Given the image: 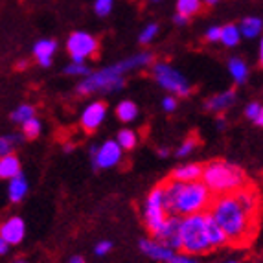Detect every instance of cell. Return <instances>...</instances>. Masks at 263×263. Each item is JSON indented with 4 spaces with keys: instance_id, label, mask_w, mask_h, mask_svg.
I'll return each instance as SVG.
<instances>
[{
    "instance_id": "cell-2",
    "label": "cell",
    "mask_w": 263,
    "mask_h": 263,
    "mask_svg": "<svg viewBox=\"0 0 263 263\" xmlns=\"http://www.w3.org/2000/svg\"><path fill=\"white\" fill-rule=\"evenodd\" d=\"M162 186L166 192L167 214L179 215V217L206 212L214 197L202 180L179 182V180L167 179L166 182H162Z\"/></svg>"
},
{
    "instance_id": "cell-23",
    "label": "cell",
    "mask_w": 263,
    "mask_h": 263,
    "mask_svg": "<svg viewBox=\"0 0 263 263\" xmlns=\"http://www.w3.org/2000/svg\"><path fill=\"white\" fill-rule=\"evenodd\" d=\"M219 41L224 44V46H228V48H234V46H237V43L241 41L239 28H237L236 24H224V26H221Z\"/></svg>"
},
{
    "instance_id": "cell-39",
    "label": "cell",
    "mask_w": 263,
    "mask_h": 263,
    "mask_svg": "<svg viewBox=\"0 0 263 263\" xmlns=\"http://www.w3.org/2000/svg\"><path fill=\"white\" fill-rule=\"evenodd\" d=\"M173 22H175L177 26H184L186 22H188V18L184 17V15H180V13H177L175 15V18H173Z\"/></svg>"
},
{
    "instance_id": "cell-34",
    "label": "cell",
    "mask_w": 263,
    "mask_h": 263,
    "mask_svg": "<svg viewBox=\"0 0 263 263\" xmlns=\"http://www.w3.org/2000/svg\"><path fill=\"white\" fill-rule=\"evenodd\" d=\"M114 0H96L94 2V11H96L98 17H107V15L112 11Z\"/></svg>"
},
{
    "instance_id": "cell-45",
    "label": "cell",
    "mask_w": 263,
    "mask_h": 263,
    "mask_svg": "<svg viewBox=\"0 0 263 263\" xmlns=\"http://www.w3.org/2000/svg\"><path fill=\"white\" fill-rule=\"evenodd\" d=\"M228 263H239V261H228Z\"/></svg>"
},
{
    "instance_id": "cell-3",
    "label": "cell",
    "mask_w": 263,
    "mask_h": 263,
    "mask_svg": "<svg viewBox=\"0 0 263 263\" xmlns=\"http://www.w3.org/2000/svg\"><path fill=\"white\" fill-rule=\"evenodd\" d=\"M201 180L210 190L212 195L232 193L237 188L249 184L241 167H237L236 164L224 162V160H214V162L202 166Z\"/></svg>"
},
{
    "instance_id": "cell-12",
    "label": "cell",
    "mask_w": 263,
    "mask_h": 263,
    "mask_svg": "<svg viewBox=\"0 0 263 263\" xmlns=\"http://www.w3.org/2000/svg\"><path fill=\"white\" fill-rule=\"evenodd\" d=\"M24 234H26V224L21 217H9L6 223H2L0 227V237L8 243L9 247L11 245H18L24 239Z\"/></svg>"
},
{
    "instance_id": "cell-31",
    "label": "cell",
    "mask_w": 263,
    "mask_h": 263,
    "mask_svg": "<svg viewBox=\"0 0 263 263\" xmlns=\"http://www.w3.org/2000/svg\"><path fill=\"white\" fill-rule=\"evenodd\" d=\"M199 145V140H197V136L195 135H192V136H188L184 142H182V145H180L179 149H177V157H188L190 153H192L195 147Z\"/></svg>"
},
{
    "instance_id": "cell-16",
    "label": "cell",
    "mask_w": 263,
    "mask_h": 263,
    "mask_svg": "<svg viewBox=\"0 0 263 263\" xmlns=\"http://www.w3.org/2000/svg\"><path fill=\"white\" fill-rule=\"evenodd\" d=\"M204 228H206V236H208V241H210L212 249H219V247L228 245L224 232L221 230L219 224L212 219V215L208 214V212H206V219H204Z\"/></svg>"
},
{
    "instance_id": "cell-8",
    "label": "cell",
    "mask_w": 263,
    "mask_h": 263,
    "mask_svg": "<svg viewBox=\"0 0 263 263\" xmlns=\"http://www.w3.org/2000/svg\"><path fill=\"white\" fill-rule=\"evenodd\" d=\"M98 48H100L98 39L87 31H74L66 39V50H68L74 63H85V59L96 55Z\"/></svg>"
},
{
    "instance_id": "cell-41",
    "label": "cell",
    "mask_w": 263,
    "mask_h": 263,
    "mask_svg": "<svg viewBox=\"0 0 263 263\" xmlns=\"http://www.w3.org/2000/svg\"><path fill=\"white\" fill-rule=\"evenodd\" d=\"M70 263H85V259L81 258V256H74V258L70 259Z\"/></svg>"
},
{
    "instance_id": "cell-11",
    "label": "cell",
    "mask_w": 263,
    "mask_h": 263,
    "mask_svg": "<svg viewBox=\"0 0 263 263\" xmlns=\"http://www.w3.org/2000/svg\"><path fill=\"white\" fill-rule=\"evenodd\" d=\"M105 116H107V105L105 103H101V101H94V103H90V105L83 110L79 122H81V127H83L85 131L92 133L100 127L101 123H103Z\"/></svg>"
},
{
    "instance_id": "cell-1",
    "label": "cell",
    "mask_w": 263,
    "mask_h": 263,
    "mask_svg": "<svg viewBox=\"0 0 263 263\" xmlns=\"http://www.w3.org/2000/svg\"><path fill=\"white\" fill-rule=\"evenodd\" d=\"M206 212L212 215V219L221 227V230L227 236L228 245L247 247L254 239L259 219L247 214L239 206V202L234 199L232 193L214 195Z\"/></svg>"
},
{
    "instance_id": "cell-46",
    "label": "cell",
    "mask_w": 263,
    "mask_h": 263,
    "mask_svg": "<svg viewBox=\"0 0 263 263\" xmlns=\"http://www.w3.org/2000/svg\"><path fill=\"white\" fill-rule=\"evenodd\" d=\"M153 2H158V0H153Z\"/></svg>"
},
{
    "instance_id": "cell-38",
    "label": "cell",
    "mask_w": 263,
    "mask_h": 263,
    "mask_svg": "<svg viewBox=\"0 0 263 263\" xmlns=\"http://www.w3.org/2000/svg\"><path fill=\"white\" fill-rule=\"evenodd\" d=\"M110 249H112V243L110 241H100L96 245V249H94V252H96L98 256H105L107 252H110Z\"/></svg>"
},
{
    "instance_id": "cell-35",
    "label": "cell",
    "mask_w": 263,
    "mask_h": 263,
    "mask_svg": "<svg viewBox=\"0 0 263 263\" xmlns=\"http://www.w3.org/2000/svg\"><path fill=\"white\" fill-rule=\"evenodd\" d=\"M167 263H199V259L192 254H177L175 252V254L167 259Z\"/></svg>"
},
{
    "instance_id": "cell-15",
    "label": "cell",
    "mask_w": 263,
    "mask_h": 263,
    "mask_svg": "<svg viewBox=\"0 0 263 263\" xmlns=\"http://www.w3.org/2000/svg\"><path fill=\"white\" fill-rule=\"evenodd\" d=\"M202 166L201 164H184V166L173 170L170 179L179 180V182H193V180H201Z\"/></svg>"
},
{
    "instance_id": "cell-18",
    "label": "cell",
    "mask_w": 263,
    "mask_h": 263,
    "mask_svg": "<svg viewBox=\"0 0 263 263\" xmlns=\"http://www.w3.org/2000/svg\"><path fill=\"white\" fill-rule=\"evenodd\" d=\"M151 61H153V53L151 52H140V53H135V55L127 57V59H123V61L116 63V65H118L120 72L125 74V72L135 70V68H142V66L151 65Z\"/></svg>"
},
{
    "instance_id": "cell-32",
    "label": "cell",
    "mask_w": 263,
    "mask_h": 263,
    "mask_svg": "<svg viewBox=\"0 0 263 263\" xmlns=\"http://www.w3.org/2000/svg\"><path fill=\"white\" fill-rule=\"evenodd\" d=\"M158 33V24H155V22H151V24H147V26L144 28V30L140 31V35H138V41H140V44H149L151 41L157 37Z\"/></svg>"
},
{
    "instance_id": "cell-43",
    "label": "cell",
    "mask_w": 263,
    "mask_h": 263,
    "mask_svg": "<svg viewBox=\"0 0 263 263\" xmlns=\"http://www.w3.org/2000/svg\"><path fill=\"white\" fill-rule=\"evenodd\" d=\"M224 125H227V123H224V120H223V118H219V122H217V127H219V129H224Z\"/></svg>"
},
{
    "instance_id": "cell-21",
    "label": "cell",
    "mask_w": 263,
    "mask_h": 263,
    "mask_svg": "<svg viewBox=\"0 0 263 263\" xmlns=\"http://www.w3.org/2000/svg\"><path fill=\"white\" fill-rule=\"evenodd\" d=\"M228 72H230V76H232V79L237 85L247 83V79H249V66L239 57H232L228 61Z\"/></svg>"
},
{
    "instance_id": "cell-40",
    "label": "cell",
    "mask_w": 263,
    "mask_h": 263,
    "mask_svg": "<svg viewBox=\"0 0 263 263\" xmlns=\"http://www.w3.org/2000/svg\"><path fill=\"white\" fill-rule=\"evenodd\" d=\"M8 250H9V245L2 239V237H0V256H4Z\"/></svg>"
},
{
    "instance_id": "cell-36",
    "label": "cell",
    "mask_w": 263,
    "mask_h": 263,
    "mask_svg": "<svg viewBox=\"0 0 263 263\" xmlns=\"http://www.w3.org/2000/svg\"><path fill=\"white\" fill-rule=\"evenodd\" d=\"M219 37H221V26L208 28L206 33H204V39H206L208 43H219Z\"/></svg>"
},
{
    "instance_id": "cell-14",
    "label": "cell",
    "mask_w": 263,
    "mask_h": 263,
    "mask_svg": "<svg viewBox=\"0 0 263 263\" xmlns=\"http://www.w3.org/2000/svg\"><path fill=\"white\" fill-rule=\"evenodd\" d=\"M57 50V43L52 39H43L37 41L35 46H33V55L39 61L41 66H50L52 65V57Z\"/></svg>"
},
{
    "instance_id": "cell-37",
    "label": "cell",
    "mask_w": 263,
    "mask_h": 263,
    "mask_svg": "<svg viewBox=\"0 0 263 263\" xmlns=\"http://www.w3.org/2000/svg\"><path fill=\"white\" fill-rule=\"evenodd\" d=\"M177 105H179V103H177V100L173 96H166L162 100V107L166 112H173V110L177 109Z\"/></svg>"
},
{
    "instance_id": "cell-28",
    "label": "cell",
    "mask_w": 263,
    "mask_h": 263,
    "mask_svg": "<svg viewBox=\"0 0 263 263\" xmlns=\"http://www.w3.org/2000/svg\"><path fill=\"white\" fill-rule=\"evenodd\" d=\"M22 135L26 136V138H37L41 135V122L35 116L22 123Z\"/></svg>"
},
{
    "instance_id": "cell-19",
    "label": "cell",
    "mask_w": 263,
    "mask_h": 263,
    "mask_svg": "<svg viewBox=\"0 0 263 263\" xmlns=\"http://www.w3.org/2000/svg\"><path fill=\"white\" fill-rule=\"evenodd\" d=\"M8 193H9V201L11 202H21L22 199H24V195L28 193L26 177L22 175V173H18V175H15L13 179H9Z\"/></svg>"
},
{
    "instance_id": "cell-4",
    "label": "cell",
    "mask_w": 263,
    "mask_h": 263,
    "mask_svg": "<svg viewBox=\"0 0 263 263\" xmlns=\"http://www.w3.org/2000/svg\"><path fill=\"white\" fill-rule=\"evenodd\" d=\"M204 219H206V212L180 217V250L192 256L206 254L208 250H212L206 228H204Z\"/></svg>"
},
{
    "instance_id": "cell-5",
    "label": "cell",
    "mask_w": 263,
    "mask_h": 263,
    "mask_svg": "<svg viewBox=\"0 0 263 263\" xmlns=\"http://www.w3.org/2000/svg\"><path fill=\"white\" fill-rule=\"evenodd\" d=\"M123 87V74L120 72L118 65H110L101 70L88 74L87 78L78 85V92L87 96L94 92H114Z\"/></svg>"
},
{
    "instance_id": "cell-10",
    "label": "cell",
    "mask_w": 263,
    "mask_h": 263,
    "mask_svg": "<svg viewBox=\"0 0 263 263\" xmlns=\"http://www.w3.org/2000/svg\"><path fill=\"white\" fill-rule=\"evenodd\" d=\"M153 239L171 250H180V217L167 215L162 227L153 234Z\"/></svg>"
},
{
    "instance_id": "cell-13",
    "label": "cell",
    "mask_w": 263,
    "mask_h": 263,
    "mask_svg": "<svg viewBox=\"0 0 263 263\" xmlns=\"http://www.w3.org/2000/svg\"><path fill=\"white\" fill-rule=\"evenodd\" d=\"M140 250L145 256H149V258L157 259V261H164V263H167V259L177 252V250L167 249V247H164L162 243L155 241V239H142Z\"/></svg>"
},
{
    "instance_id": "cell-17",
    "label": "cell",
    "mask_w": 263,
    "mask_h": 263,
    "mask_svg": "<svg viewBox=\"0 0 263 263\" xmlns=\"http://www.w3.org/2000/svg\"><path fill=\"white\" fill-rule=\"evenodd\" d=\"M234 101H236V92L234 90H224L221 94H215L212 96L210 100H206V109L208 110H214V112H223V110L230 109L234 105Z\"/></svg>"
},
{
    "instance_id": "cell-29",
    "label": "cell",
    "mask_w": 263,
    "mask_h": 263,
    "mask_svg": "<svg viewBox=\"0 0 263 263\" xmlns=\"http://www.w3.org/2000/svg\"><path fill=\"white\" fill-rule=\"evenodd\" d=\"M33 116H35V109H33L31 105H21L17 110L11 112V120L17 123H24L26 120L33 118Z\"/></svg>"
},
{
    "instance_id": "cell-24",
    "label": "cell",
    "mask_w": 263,
    "mask_h": 263,
    "mask_svg": "<svg viewBox=\"0 0 263 263\" xmlns=\"http://www.w3.org/2000/svg\"><path fill=\"white\" fill-rule=\"evenodd\" d=\"M116 116H118L120 122H125V123L133 122V120L138 116V107L129 100L120 101V105L116 107Z\"/></svg>"
},
{
    "instance_id": "cell-27",
    "label": "cell",
    "mask_w": 263,
    "mask_h": 263,
    "mask_svg": "<svg viewBox=\"0 0 263 263\" xmlns=\"http://www.w3.org/2000/svg\"><path fill=\"white\" fill-rule=\"evenodd\" d=\"M245 116L250 120V122H254L256 125H261V123H263V109H261V105H259L258 101H252V103H249V105H247Z\"/></svg>"
},
{
    "instance_id": "cell-6",
    "label": "cell",
    "mask_w": 263,
    "mask_h": 263,
    "mask_svg": "<svg viewBox=\"0 0 263 263\" xmlns=\"http://www.w3.org/2000/svg\"><path fill=\"white\" fill-rule=\"evenodd\" d=\"M167 204H166V192L164 186L158 184L149 192L144 204V223L151 234H155L167 217Z\"/></svg>"
},
{
    "instance_id": "cell-25",
    "label": "cell",
    "mask_w": 263,
    "mask_h": 263,
    "mask_svg": "<svg viewBox=\"0 0 263 263\" xmlns=\"http://www.w3.org/2000/svg\"><path fill=\"white\" fill-rule=\"evenodd\" d=\"M202 8L201 0H177V13L184 15L186 18L197 15Z\"/></svg>"
},
{
    "instance_id": "cell-44",
    "label": "cell",
    "mask_w": 263,
    "mask_h": 263,
    "mask_svg": "<svg viewBox=\"0 0 263 263\" xmlns=\"http://www.w3.org/2000/svg\"><path fill=\"white\" fill-rule=\"evenodd\" d=\"M11 263H28V261H24V259H17V261H11Z\"/></svg>"
},
{
    "instance_id": "cell-30",
    "label": "cell",
    "mask_w": 263,
    "mask_h": 263,
    "mask_svg": "<svg viewBox=\"0 0 263 263\" xmlns=\"http://www.w3.org/2000/svg\"><path fill=\"white\" fill-rule=\"evenodd\" d=\"M22 142V136L17 135H9V136H2L0 138V157H4V155L11 153L15 144H21Z\"/></svg>"
},
{
    "instance_id": "cell-42",
    "label": "cell",
    "mask_w": 263,
    "mask_h": 263,
    "mask_svg": "<svg viewBox=\"0 0 263 263\" xmlns=\"http://www.w3.org/2000/svg\"><path fill=\"white\" fill-rule=\"evenodd\" d=\"M201 2H204L206 6H215L217 2H219V0H201Z\"/></svg>"
},
{
    "instance_id": "cell-9",
    "label": "cell",
    "mask_w": 263,
    "mask_h": 263,
    "mask_svg": "<svg viewBox=\"0 0 263 263\" xmlns=\"http://www.w3.org/2000/svg\"><path fill=\"white\" fill-rule=\"evenodd\" d=\"M90 158L96 170H109L120 164L122 160V147L118 145L116 140H107L98 147L92 145L90 147Z\"/></svg>"
},
{
    "instance_id": "cell-22",
    "label": "cell",
    "mask_w": 263,
    "mask_h": 263,
    "mask_svg": "<svg viewBox=\"0 0 263 263\" xmlns=\"http://www.w3.org/2000/svg\"><path fill=\"white\" fill-rule=\"evenodd\" d=\"M261 26L263 22L259 17H245L239 24V33L241 37H247V39H254L261 33Z\"/></svg>"
},
{
    "instance_id": "cell-26",
    "label": "cell",
    "mask_w": 263,
    "mask_h": 263,
    "mask_svg": "<svg viewBox=\"0 0 263 263\" xmlns=\"http://www.w3.org/2000/svg\"><path fill=\"white\" fill-rule=\"evenodd\" d=\"M116 142H118V145L122 149H133V147L138 144V136H136V133L131 131V129H122V131L118 133Z\"/></svg>"
},
{
    "instance_id": "cell-20",
    "label": "cell",
    "mask_w": 263,
    "mask_h": 263,
    "mask_svg": "<svg viewBox=\"0 0 263 263\" xmlns=\"http://www.w3.org/2000/svg\"><path fill=\"white\" fill-rule=\"evenodd\" d=\"M21 173V160L15 155L8 153L0 157V179H13Z\"/></svg>"
},
{
    "instance_id": "cell-33",
    "label": "cell",
    "mask_w": 263,
    "mask_h": 263,
    "mask_svg": "<svg viewBox=\"0 0 263 263\" xmlns=\"http://www.w3.org/2000/svg\"><path fill=\"white\" fill-rule=\"evenodd\" d=\"M66 76H88L90 74V68H88L85 63H74L72 61L70 65L65 68Z\"/></svg>"
},
{
    "instance_id": "cell-7",
    "label": "cell",
    "mask_w": 263,
    "mask_h": 263,
    "mask_svg": "<svg viewBox=\"0 0 263 263\" xmlns=\"http://www.w3.org/2000/svg\"><path fill=\"white\" fill-rule=\"evenodd\" d=\"M153 78L157 79V83L160 87L170 90V92L179 94V96H188L190 94L188 79L167 63H157L153 66Z\"/></svg>"
}]
</instances>
